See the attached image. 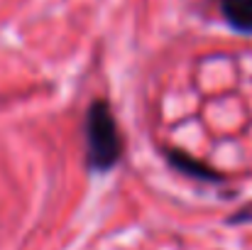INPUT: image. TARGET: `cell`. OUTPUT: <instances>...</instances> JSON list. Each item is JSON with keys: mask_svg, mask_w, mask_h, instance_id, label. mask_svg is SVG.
I'll return each instance as SVG.
<instances>
[{"mask_svg": "<svg viewBox=\"0 0 252 250\" xmlns=\"http://www.w3.org/2000/svg\"><path fill=\"white\" fill-rule=\"evenodd\" d=\"M84 165L91 174H108L125 157V138L108 98H93L81 123Z\"/></svg>", "mask_w": 252, "mask_h": 250, "instance_id": "cell-1", "label": "cell"}, {"mask_svg": "<svg viewBox=\"0 0 252 250\" xmlns=\"http://www.w3.org/2000/svg\"><path fill=\"white\" fill-rule=\"evenodd\" d=\"M167 162L179 174H186V177L198 179L203 184H223L225 181V177L218 169H213L211 165H206V162H201V160H196V157H191L181 150H167Z\"/></svg>", "mask_w": 252, "mask_h": 250, "instance_id": "cell-2", "label": "cell"}, {"mask_svg": "<svg viewBox=\"0 0 252 250\" xmlns=\"http://www.w3.org/2000/svg\"><path fill=\"white\" fill-rule=\"evenodd\" d=\"M218 10L235 32L252 37V0H218Z\"/></svg>", "mask_w": 252, "mask_h": 250, "instance_id": "cell-3", "label": "cell"}, {"mask_svg": "<svg viewBox=\"0 0 252 250\" xmlns=\"http://www.w3.org/2000/svg\"><path fill=\"white\" fill-rule=\"evenodd\" d=\"M243 221H252V204L245 206V209H240L238 214H233V216L228 218V223H243Z\"/></svg>", "mask_w": 252, "mask_h": 250, "instance_id": "cell-4", "label": "cell"}]
</instances>
